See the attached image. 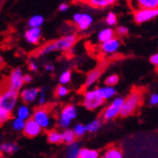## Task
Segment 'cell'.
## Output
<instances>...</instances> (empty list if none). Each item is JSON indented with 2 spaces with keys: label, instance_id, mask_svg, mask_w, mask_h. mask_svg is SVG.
Returning <instances> with one entry per match:
<instances>
[{
  "label": "cell",
  "instance_id": "cell-1",
  "mask_svg": "<svg viewBox=\"0 0 158 158\" xmlns=\"http://www.w3.org/2000/svg\"><path fill=\"white\" fill-rule=\"evenodd\" d=\"M19 95L6 88L0 92V127L10 120L11 114L16 108Z\"/></svg>",
  "mask_w": 158,
  "mask_h": 158
},
{
  "label": "cell",
  "instance_id": "cell-2",
  "mask_svg": "<svg viewBox=\"0 0 158 158\" xmlns=\"http://www.w3.org/2000/svg\"><path fill=\"white\" fill-rule=\"evenodd\" d=\"M77 41V36L73 33L65 35L58 40L53 41L49 44L46 45L45 47H43L39 51L38 55L40 56H46L48 54H50L52 52L56 51H69L75 45V43Z\"/></svg>",
  "mask_w": 158,
  "mask_h": 158
},
{
  "label": "cell",
  "instance_id": "cell-3",
  "mask_svg": "<svg viewBox=\"0 0 158 158\" xmlns=\"http://www.w3.org/2000/svg\"><path fill=\"white\" fill-rule=\"evenodd\" d=\"M142 99V93L138 89L133 90L124 99H123V105L120 111L119 116L123 118H127L133 114L137 108L139 107Z\"/></svg>",
  "mask_w": 158,
  "mask_h": 158
},
{
  "label": "cell",
  "instance_id": "cell-4",
  "mask_svg": "<svg viewBox=\"0 0 158 158\" xmlns=\"http://www.w3.org/2000/svg\"><path fill=\"white\" fill-rule=\"evenodd\" d=\"M78 116V109L75 105L73 104H68L65 105L62 111L60 112V114L58 117V126L65 130V129H69L72 123Z\"/></svg>",
  "mask_w": 158,
  "mask_h": 158
},
{
  "label": "cell",
  "instance_id": "cell-5",
  "mask_svg": "<svg viewBox=\"0 0 158 158\" xmlns=\"http://www.w3.org/2000/svg\"><path fill=\"white\" fill-rule=\"evenodd\" d=\"M104 103L103 98L100 97L97 89H88L85 91L82 98V105L89 111H95L100 108Z\"/></svg>",
  "mask_w": 158,
  "mask_h": 158
},
{
  "label": "cell",
  "instance_id": "cell-6",
  "mask_svg": "<svg viewBox=\"0 0 158 158\" xmlns=\"http://www.w3.org/2000/svg\"><path fill=\"white\" fill-rule=\"evenodd\" d=\"M31 118L41 127L42 130H49L53 125V118L50 112L44 107H39L32 112Z\"/></svg>",
  "mask_w": 158,
  "mask_h": 158
},
{
  "label": "cell",
  "instance_id": "cell-7",
  "mask_svg": "<svg viewBox=\"0 0 158 158\" xmlns=\"http://www.w3.org/2000/svg\"><path fill=\"white\" fill-rule=\"evenodd\" d=\"M123 99L122 97H116L111 102V103L104 108L102 114V118L105 121H110L114 119L117 117L120 114V111L123 105Z\"/></svg>",
  "mask_w": 158,
  "mask_h": 158
},
{
  "label": "cell",
  "instance_id": "cell-8",
  "mask_svg": "<svg viewBox=\"0 0 158 158\" xmlns=\"http://www.w3.org/2000/svg\"><path fill=\"white\" fill-rule=\"evenodd\" d=\"M23 77L24 73L21 68H15L11 70L8 80V88L10 90L19 93L24 86Z\"/></svg>",
  "mask_w": 158,
  "mask_h": 158
},
{
  "label": "cell",
  "instance_id": "cell-9",
  "mask_svg": "<svg viewBox=\"0 0 158 158\" xmlns=\"http://www.w3.org/2000/svg\"><path fill=\"white\" fill-rule=\"evenodd\" d=\"M73 23L80 31H86L94 23V17L90 13L85 11L75 12L73 15Z\"/></svg>",
  "mask_w": 158,
  "mask_h": 158
},
{
  "label": "cell",
  "instance_id": "cell-10",
  "mask_svg": "<svg viewBox=\"0 0 158 158\" xmlns=\"http://www.w3.org/2000/svg\"><path fill=\"white\" fill-rule=\"evenodd\" d=\"M158 15V9H139L134 11V19L137 24L153 20Z\"/></svg>",
  "mask_w": 158,
  "mask_h": 158
},
{
  "label": "cell",
  "instance_id": "cell-11",
  "mask_svg": "<svg viewBox=\"0 0 158 158\" xmlns=\"http://www.w3.org/2000/svg\"><path fill=\"white\" fill-rule=\"evenodd\" d=\"M19 98L22 99V102L25 104H31L34 103L39 95V88L36 87H27V88H22L20 92L18 93Z\"/></svg>",
  "mask_w": 158,
  "mask_h": 158
},
{
  "label": "cell",
  "instance_id": "cell-12",
  "mask_svg": "<svg viewBox=\"0 0 158 158\" xmlns=\"http://www.w3.org/2000/svg\"><path fill=\"white\" fill-rule=\"evenodd\" d=\"M120 45H121L120 40L117 37H114L111 40L102 43V46H100V49H102V51L104 54H107V55L114 54L118 51Z\"/></svg>",
  "mask_w": 158,
  "mask_h": 158
},
{
  "label": "cell",
  "instance_id": "cell-13",
  "mask_svg": "<svg viewBox=\"0 0 158 158\" xmlns=\"http://www.w3.org/2000/svg\"><path fill=\"white\" fill-rule=\"evenodd\" d=\"M130 7L133 10H136L139 9H157L158 0H129Z\"/></svg>",
  "mask_w": 158,
  "mask_h": 158
},
{
  "label": "cell",
  "instance_id": "cell-14",
  "mask_svg": "<svg viewBox=\"0 0 158 158\" xmlns=\"http://www.w3.org/2000/svg\"><path fill=\"white\" fill-rule=\"evenodd\" d=\"M42 131L43 130L41 129V127L32 118L27 119L25 122V127H24L23 133H24V135L26 136H27V137H36L42 133Z\"/></svg>",
  "mask_w": 158,
  "mask_h": 158
},
{
  "label": "cell",
  "instance_id": "cell-15",
  "mask_svg": "<svg viewBox=\"0 0 158 158\" xmlns=\"http://www.w3.org/2000/svg\"><path fill=\"white\" fill-rule=\"evenodd\" d=\"M42 37L41 27H30L25 32V39L28 44L36 46L40 43Z\"/></svg>",
  "mask_w": 158,
  "mask_h": 158
},
{
  "label": "cell",
  "instance_id": "cell-16",
  "mask_svg": "<svg viewBox=\"0 0 158 158\" xmlns=\"http://www.w3.org/2000/svg\"><path fill=\"white\" fill-rule=\"evenodd\" d=\"M77 1L85 3L95 9H105L114 5L118 0H77Z\"/></svg>",
  "mask_w": 158,
  "mask_h": 158
},
{
  "label": "cell",
  "instance_id": "cell-17",
  "mask_svg": "<svg viewBox=\"0 0 158 158\" xmlns=\"http://www.w3.org/2000/svg\"><path fill=\"white\" fill-rule=\"evenodd\" d=\"M14 114H15V118H18L24 121H27V119L31 118L32 111L28 105L22 103L15 108V110H14Z\"/></svg>",
  "mask_w": 158,
  "mask_h": 158
},
{
  "label": "cell",
  "instance_id": "cell-18",
  "mask_svg": "<svg viewBox=\"0 0 158 158\" xmlns=\"http://www.w3.org/2000/svg\"><path fill=\"white\" fill-rule=\"evenodd\" d=\"M102 74V70L100 68H95L92 71L87 74L85 80V87L86 88H90L92 86L99 80L100 76Z\"/></svg>",
  "mask_w": 158,
  "mask_h": 158
},
{
  "label": "cell",
  "instance_id": "cell-19",
  "mask_svg": "<svg viewBox=\"0 0 158 158\" xmlns=\"http://www.w3.org/2000/svg\"><path fill=\"white\" fill-rule=\"evenodd\" d=\"M98 94L100 95V97H102L103 98V100L105 102V100H109L111 98H113L114 97H116L117 95V90L114 87H111V86H102V87H98L97 88Z\"/></svg>",
  "mask_w": 158,
  "mask_h": 158
},
{
  "label": "cell",
  "instance_id": "cell-20",
  "mask_svg": "<svg viewBox=\"0 0 158 158\" xmlns=\"http://www.w3.org/2000/svg\"><path fill=\"white\" fill-rule=\"evenodd\" d=\"M116 35V32L113 30L112 27H103L102 31H99V32L98 33V40L102 43L107 42L109 40H111L112 38L114 37Z\"/></svg>",
  "mask_w": 158,
  "mask_h": 158
},
{
  "label": "cell",
  "instance_id": "cell-21",
  "mask_svg": "<svg viewBox=\"0 0 158 158\" xmlns=\"http://www.w3.org/2000/svg\"><path fill=\"white\" fill-rule=\"evenodd\" d=\"M19 150V147L14 142H1L0 143V152L2 154H12Z\"/></svg>",
  "mask_w": 158,
  "mask_h": 158
},
{
  "label": "cell",
  "instance_id": "cell-22",
  "mask_svg": "<svg viewBox=\"0 0 158 158\" xmlns=\"http://www.w3.org/2000/svg\"><path fill=\"white\" fill-rule=\"evenodd\" d=\"M80 149H81V146L76 141L71 143V144H68L66 148L65 158H79Z\"/></svg>",
  "mask_w": 158,
  "mask_h": 158
},
{
  "label": "cell",
  "instance_id": "cell-23",
  "mask_svg": "<svg viewBox=\"0 0 158 158\" xmlns=\"http://www.w3.org/2000/svg\"><path fill=\"white\" fill-rule=\"evenodd\" d=\"M102 158H123V152L117 147H111L104 151Z\"/></svg>",
  "mask_w": 158,
  "mask_h": 158
},
{
  "label": "cell",
  "instance_id": "cell-24",
  "mask_svg": "<svg viewBox=\"0 0 158 158\" xmlns=\"http://www.w3.org/2000/svg\"><path fill=\"white\" fill-rule=\"evenodd\" d=\"M79 158H99V152L95 149L81 148L79 152Z\"/></svg>",
  "mask_w": 158,
  "mask_h": 158
},
{
  "label": "cell",
  "instance_id": "cell-25",
  "mask_svg": "<svg viewBox=\"0 0 158 158\" xmlns=\"http://www.w3.org/2000/svg\"><path fill=\"white\" fill-rule=\"evenodd\" d=\"M85 126V130H86V133H89V134H96L100 127H102V119L99 118H95L93 119L92 121L88 122Z\"/></svg>",
  "mask_w": 158,
  "mask_h": 158
},
{
  "label": "cell",
  "instance_id": "cell-26",
  "mask_svg": "<svg viewBox=\"0 0 158 158\" xmlns=\"http://www.w3.org/2000/svg\"><path fill=\"white\" fill-rule=\"evenodd\" d=\"M48 141L50 144H60L63 142L62 133L52 129L48 133Z\"/></svg>",
  "mask_w": 158,
  "mask_h": 158
},
{
  "label": "cell",
  "instance_id": "cell-27",
  "mask_svg": "<svg viewBox=\"0 0 158 158\" xmlns=\"http://www.w3.org/2000/svg\"><path fill=\"white\" fill-rule=\"evenodd\" d=\"M62 138H63V142L65 143V144H71L76 141V136L72 131V129H65L62 132Z\"/></svg>",
  "mask_w": 158,
  "mask_h": 158
},
{
  "label": "cell",
  "instance_id": "cell-28",
  "mask_svg": "<svg viewBox=\"0 0 158 158\" xmlns=\"http://www.w3.org/2000/svg\"><path fill=\"white\" fill-rule=\"evenodd\" d=\"M44 22L45 19L41 14H35V15L31 16L30 20H28V26H30V27H41Z\"/></svg>",
  "mask_w": 158,
  "mask_h": 158
},
{
  "label": "cell",
  "instance_id": "cell-29",
  "mask_svg": "<svg viewBox=\"0 0 158 158\" xmlns=\"http://www.w3.org/2000/svg\"><path fill=\"white\" fill-rule=\"evenodd\" d=\"M25 122L24 120L18 118H14L11 120V128L14 132H23L24 127H25Z\"/></svg>",
  "mask_w": 158,
  "mask_h": 158
},
{
  "label": "cell",
  "instance_id": "cell-30",
  "mask_svg": "<svg viewBox=\"0 0 158 158\" xmlns=\"http://www.w3.org/2000/svg\"><path fill=\"white\" fill-rule=\"evenodd\" d=\"M71 79H72V74L69 70H65L61 73L59 77V82L61 85H66L71 81Z\"/></svg>",
  "mask_w": 158,
  "mask_h": 158
},
{
  "label": "cell",
  "instance_id": "cell-31",
  "mask_svg": "<svg viewBox=\"0 0 158 158\" xmlns=\"http://www.w3.org/2000/svg\"><path fill=\"white\" fill-rule=\"evenodd\" d=\"M72 131L75 135L76 137H81L86 134V130H85V126L81 123H77L74 125Z\"/></svg>",
  "mask_w": 158,
  "mask_h": 158
},
{
  "label": "cell",
  "instance_id": "cell-32",
  "mask_svg": "<svg viewBox=\"0 0 158 158\" xmlns=\"http://www.w3.org/2000/svg\"><path fill=\"white\" fill-rule=\"evenodd\" d=\"M119 81V77L117 75V74H111L109 75L105 81H104V83L106 86H111V87H114Z\"/></svg>",
  "mask_w": 158,
  "mask_h": 158
},
{
  "label": "cell",
  "instance_id": "cell-33",
  "mask_svg": "<svg viewBox=\"0 0 158 158\" xmlns=\"http://www.w3.org/2000/svg\"><path fill=\"white\" fill-rule=\"evenodd\" d=\"M37 100H38V104L40 107H43L47 103L48 97H47V90L45 88L39 89V95H38Z\"/></svg>",
  "mask_w": 158,
  "mask_h": 158
},
{
  "label": "cell",
  "instance_id": "cell-34",
  "mask_svg": "<svg viewBox=\"0 0 158 158\" xmlns=\"http://www.w3.org/2000/svg\"><path fill=\"white\" fill-rule=\"evenodd\" d=\"M105 23L107 24V26H109V27H112L114 26H116L118 24V18H117L116 13L110 11L107 14L106 18H105Z\"/></svg>",
  "mask_w": 158,
  "mask_h": 158
},
{
  "label": "cell",
  "instance_id": "cell-35",
  "mask_svg": "<svg viewBox=\"0 0 158 158\" xmlns=\"http://www.w3.org/2000/svg\"><path fill=\"white\" fill-rule=\"evenodd\" d=\"M69 89L67 88L66 85H59L58 87L56 88V96L58 98H64L68 95Z\"/></svg>",
  "mask_w": 158,
  "mask_h": 158
},
{
  "label": "cell",
  "instance_id": "cell-36",
  "mask_svg": "<svg viewBox=\"0 0 158 158\" xmlns=\"http://www.w3.org/2000/svg\"><path fill=\"white\" fill-rule=\"evenodd\" d=\"M114 32H117L119 36H125V35L128 34L129 30H128V27H125V26H118L116 28V31H114Z\"/></svg>",
  "mask_w": 158,
  "mask_h": 158
},
{
  "label": "cell",
  "instance_id": "cell-37",
  "mask_svg": "<svg viewBox=\"0 0 158 158\" xmlns=\"http://www.w3.org/2000/svg\"><path fill=\"white\" fill-rule=\"evenodd\" d=\"M149 103L152 106H156L158 104V95L157 93H152L149 98Z\"/></svg>",
  "mask_w": 158,
  "mask_h": 158
},
{
  "label": "cell",
  "instance_id": "cell-38",
  "mask_svg": "<svg viewBox=\"0 0 158 158\" xmlns=\"http://www.w3.org/2000/svg\"><path fill=\"white\" fill-rule=\"evenodd\" d=\"M28 69H30L31 72H37L39 70V65L36 62L31 61V62H30V64H28Z\"/></svg>",
  "mask_w": 158,
  "mask_h": 158
},
{
  "label": "cell",
  "instance_id": "cell-39",
  "mask_svg": "<svg viewBox=\"0 0 158 158\" xmlns=\"http://www.w3.org/2000/svg\"><path fill=\"white\" fill-rule=\"evenodd\" d=\"M150 63L155 66L158 65V54L157 53H154L150 57Z\"/></svg>",
  "mask_w": 158,
  "mask_h": 158
},
{
  "label": "cell",
  "instance_id": "cell-40",
  "mask_svg": "<svg viewBox=\"0 0 158 158\" xmlns=\"http://www.w3.org/2000/svg\"><path fill=\"white\" fill-rule=\"evenodd\" d=\"M44 67H45V70L47 71V72H48V73L53 72L54 69H55V66H54V64H46L44 65Z\"/></svg>",
  "mask_w": 158,
  "mask_h": 158
},
{
  "label": "cell",
  "instance_id": "cell-41",
  "mask_svg": "<svg viewBox=\"0 0 158 158\" xmlns=\"http://www.w3.org/2000/svg\"><path fill=\"white\" fill-rule=\"evenodd\" d=\"M33 78L31 75L30 74H24V77H23V81H24V83H31L32 81Z\"/></svg>",
  "mask_w": 158,
  "mask_h": 158
},
{
  "label": "cell",
  "instance_id": "cell-42",
  "mask_svg": "<svg viewBox=\"0 0 158 158\" xmlns=\"http://www.w3.org/2000/svg\"><path fill=\"white\" fill-rule=\"evenodd\" d=\"M69 10V5L66 4V3H62L60 6H59V10L62 11V12H65Z\"/></svg>",
  "mask_w": 158,
  "mask_h": 158
},
{
  "label": "cell",
  "instance_id": "cell-43",
  "mask_svg": "<svg viewBox=\"0 0 158 158\" xmlns=\"http://www.w3.org/2000/svg\"><path fill=\"white\" fill-rule=\"evenodd\" d=\"M2 56L1 55H0V67H1V64H2Z\"/></svg>",
  "mask_w": 158,
  "mask_h": 158
},
{
  "label": "cell",
  "instance_id": "cell-44",
  "mask_svg": "<svg viewBox=\"0 0 158 158\" xmlns=\"http://www.w3.org/2000/svg\"><path fill=\"white\" fill-rule=\"evenodd\" d=\"M1 142H2V135L0 134V143H1Z\"/></svg>",
  "mask_w": 158,
  "mask_h": 158
},
{
  "label": "cell",
  "instance_id": "cell-45",
  "mask_svg": "<svg viewBox=\"0 0 158 158\" xmlns=\"http://www.w3.org/2000/svg\"><path fill=\"white\" fill-rule=\"evenodd\" d=\"M1 157H2V152H0V158H1Z\"/></svg>",
  "mask_w": 158,
  "mask_h": 158
},
{
  "label": "cell",
  "instance_id": "cell-46",
  "mask_svg": "<svg viewBox=\"0 0 158 158\" xmlns=\"http://www.w3.org/2000/svg\"><path fill=\"white\" fill-rule=\"evenodd\" d=\"M1 158H4V157H1Z\"/></svg>",
  "mask_w": 158,
  "mask_h": 158
}]
</instances>
